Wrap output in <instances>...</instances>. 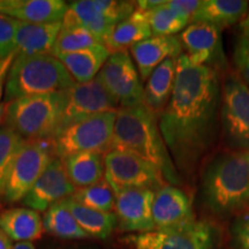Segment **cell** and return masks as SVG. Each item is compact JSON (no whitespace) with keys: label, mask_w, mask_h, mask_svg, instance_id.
I'll return each instance as SVG.
<instances>
[{"label":"cell","mask_w":249,"mask_h":249,"mask_svg":"<svg viewBox=\"0 0 249 249\" xmlns=\"http://www.w3.org/2000/svg\"><path fill=\"white\" fill-rule=\"evenodd\" d=\"M54 157L57 156L53 140H30L24 142L9 173L5 200L9 203L23 201Z\"/></svg>","instance_id":"obj_8"},{"label":"cell","mask_w":249,"mask_h":249,"mask_svg":"<svg viewBox=\"0 0 249 249\" xmlns=\"http://www.w3.org/2000/svg\"><path fill=\"white\" fill-rule=\"evenodd\" d=\"M17 51L13 52L6 57L4 59L0 60V101H1L2 95H4L5 88H6V83H7V79H8V74L9 71H11L12 65H13V61L17 58Z\"/></svg>","instance_id":"obj_37"},{"label":"cell","mask_w":249,"mask_h":249,"mask_svg":"<svg viewBox=\"0 0 249 249\" xmlns=\"http://www.w3.org/2000/svg\"><path fill=\"white\" fill-rule=\"evenodd\" d=\"M62 201L70 209L81 229L88 234L89 238L105 240V239L110 238L118 226L117 217L114 213H103V211L90 209V208L77 203L71 197L65 198Z\"/></svg>","instance_id":"obj_26"},{"label":"cell","mask_w":249,"mask_h":249,"mask_svg":"<svg viewBox=\"0 0 249 249\" xmlns=\"http://www.w3.org/2000/svg\"><path fill=\"white\" fill-rule=\"evenodd\" d=\"M118 103L107 91L97 76L87 83H75L66 90L59 134L71 124L96 114L118 110Z\"/></svg>","instance_id":"obj_12"},{"label":"cell","mask_w":249,"mask_h":249,"mask_svg":"<svg viewBox=\"0 0 249 249\" xmlns=\"http://www.w3.org/2000/svg\"><path fill=\"white\" fill-rule=\"evenodd\" d=\"M111 55L110 50L103 44L88 49L55 55L76 83H87L95 79Z\"/></svg>","instance_id":"obj_21"},{"label":"cell","mask_w":249,"mask_h":249,"mask_svg":"<svg viewBox=\"0 0 249 249\" xmlns=\"http://www.w3.org/2000/svg\"><path fill=\"white\" fill-rule=\"evenodd\" d=\"M67 177L75 189L85 188L104 178V155L81 152L61 160Z\"/></svg>","instance_id":"obj_25"},{"label":"cell","mask_w":249,"mask_h":249,"mask_svg":"<svg viewBox=\"0 0 249 249\" xmlns=\"http://www.w3.org/2000/svg\"><path fill=\"white\" fill-rule=\"evenodd\" d=\"M6 107H7L6 103H0V128H1V124L5 123Z\"/></svg>","instance_id":"obj_42"},{"label":"cell","mask_w":249,"mask_h":249,"mask_svg":"<svg viewBox=\"0 0 249 249\" xmlns=\"http://www.w3.org/2000/svg\"><path fill=\"white\" fill-rule=\"evenodd\" d=\"M71 198L87 208L103 213H112L116 205V193L104 178L91 186L76 189Z\"/></svg>","instance_id":"obj_29"},{"label":"cell","mask_w":249,"mask_h":249,"mask_svg":"<svg viewBox=\"0 0 249 249\" xmlns=\"http://www.w3.org/2000/svg\"><path fill=\"white\" fill-rule=\"evenodd\" d=\"M64 65L53 54L17 55L9 71L5 99L66 91L75 85Z\"/></svg>","instance_id":"obj_4"},{"label":"cell","mask_w":249,"mask_h":249,"mask_svg":"<svg viewBox=\"0 0 249 249\" xmlns=\"http://www.w3.org/2000/svg\"><path fill=\"white\" fill-rule=\"evenodd\" d=\"M249 11L247 0H204L192 17V23L218 27L232 26L244 20Z\"/></svg>","instance_id":"obj_23"},{"label":"cell","mask_w":249,"mask_h":249,"mask_svg":"<svg viewBox=\"0 0 249 249\" xmlns=\"http://www.w3.org/2000/svg\"><path fill=\"white\" fill-rule=\"evenodd\" d=\"M118 110L96 114L64 129L55 138V156L60 160L81 152L107 154L113 136Z\"/></svg>","instance_id":"obj_6"},{"label":"cell","mask_w":249,"mask_h":249,"mask_svg":"<svg viewBox=\"0 0 249 249\" xmlns=\"http://www.w3.org/2000/svg\"><path fill=\"white\" fill-rule=\"evenodd\" d=\"M68 5L62 0H0V14L21 22H61Z\"/></svg>","instance_id":"obj_18"},{"label":"cell","mask_w":249,"mask_h":249,"mask_svg":"<svg viewBox=\"0 0 249 249\" xmlns=\"http://www.w3.org/2000/svg\"><path fill=\"white\" fill-rule=\"evenodd\" d=\"M61 28V22L28 23L18 21L15 35L18 55L52 54Z\"/></svg>","instance_id":"obj_20"},{"label":"cell","mask_w":249,"mask_h":249,"mask_svg":"<svg viewBox=\"0 0 249 249\" xmlns=\"http://www.w3.org/2000/svg\"><path fill=\"white\" fill-rule=\"evenodd\" d=\"M231 239L234 249H249V210L245 211L233 222Z\"/></svg>","instance_id":"obj_35"},{"label":"cell","mask_w":249,"mask_h":249,"mask_svg":"<svg viewBox=\"0 0 249 249\" xmlns=\"http://www.w3.org/2000/svg\"><path fill=\"white\" fill-rule=\"evenodd\" d=\"M62 28L82 27L89 30L99 44L107 46L116 24L92 5L91 0L74 1L68 6L61 21Z\"/></svg>","instance_id":"obj_19"},{"label":"cell","mask_w":249,"mask_h":249,"mask_svg":"<svg viewBox=\"0 0 249 249\" xmlns=\"http://www.w3.org/2000/svg\"><path fill=\"white\" fill-rule=\"evenodd\" d=\"M164 0H139L135 4L138 6V9L147 13V12H150L152 9L157 8L158 6L164 4Z\"/></svg>","instance_id":"obj_38"},{"label":"cell","mask_w":249,"mask_h":249,"mask_svg":"<svg viewBox=\"0 0 249 249\" xmlns=\"http://www.w3.org/2000/svg\"><path fill=\"white\" fill-rule=\"evenodd\" d=\"M222 123L232 148L249 150V88L236 73L225 77L222 89Z\"/></svg>","instance_id":"obj_10"},{"label":"cell","mask_w":249,"mask_h":249,"mask_svg":"<svg viewBox=\"0 0 249 249\" xmlns=\"http://www.w3.org/2000/svg\"><path fill=\"white\" fill-rule=\"evenodd\" d=\"M240 30L241 35H244L249 38V11L247 15H246V18L240 22Z\"/></svg>","instance_id":"obj_40"},{"label":"cell","mask_w":249,"mask_h":249,"mask_svg":"<svg viewBox=\"0 0 249 249\" xmlns=\"http://www.w3.org/2000/svg\"><path fill=\"white\" fill-rule=\"evenodd\" d=\"M151 36L152 33L147 13L135 9L126 20L114 28L107 48L110 50L111 53L123 52Z\"/></svg>","instance_id":"obj_27"},{"label":"cell","mask_w":249,"mask_h":249,"mask_svg":"<svg viewBox=\"0 0 249 249\" xmlns=\"http://www.w3.org/2000/svg\"><path fill=\"white\" fill-rule=\"evenodd\" d=\"M217 71L196 66L182 53L177 59L173 91L158 126L172 160L180 171L192 173L213 144L220 102Z\"/></svg>","instance_id":"obj_1"},{"label":"cell","mask_w":249,"mask_h":249,"mask_svg":"<svg viewBox=\"0 0 249 249\" xmlns=\"http://www.w3.org/2000/svg\"><path fill=\"white\" fill-rule=\"evenodd\" d=\"M66 91L29 96L9 102L5 124L26 141L54 140L59 134Z\"/></svg>","instance_id":"obj_5"},{"label":"cell","mask_w":249,"mask_h":249,"mask_svg":"<svg viewBox=\"0 0 249 249\" xmlns=\"http://www.w3.org/2000/svg\"><path fill=\"white\" fill-rule=\"evenodd\" d=\"M110 150L139 156L157 166L165 180L179 183L177 167L158 126V116L145 105L118 108Z\"/></svg>","instance_id":"obj_2"},{"label":"cell","mask_w":249,"mask_h":249,"mask_svg":"<svg viewBox=\"0 0 249 249\" xmlns=\"http://www.w3.org/2000/svg\"><path fill=\"white\" fill-rule=\"evenodd\" d=\"M182 49L189 61L196 66L223 67L226 64L218 27L205 23H192L179 35Z\"/></svg>","instance_id":"obj_14"},{"label":"cell","mask_w":249,"mask_h":249,"mask_svg":"<svg viewBox=\"0 0 249 249\" xmlns=\"http://www.w3.org/2000/svg\"><path fill=\"white\" fill-rule=\"evenodd\" d=\"M104 179L114 193L128 188L160 189L163 187L161 171L139 156L119 150L104 155Z\"/></svg>","instance_id":"obj_9"},{"label":"cell","mask_w":249,"mask_h":249,"mask_svg":"<svg viewBox=\"0 0 249 249\" xmlns=\"http://www.w3.org/2000/svg\"><path fill=\"white\" fill-rule=\"evenodd\" d=\"M24 142L26 140L9 127L0 128V198L4 197L14 160Z\"/></svg>","instance_id":"obj_30"},{"label":"cell","mask_w":249,"mask_h":249,"mask_svg":"<svg viewBox=\"0 0 249 249\" xmlns=\"http://www.w3.org/2000/svg\"><path fill=\"white\" fill-rule=\"evenodd\" d=\"M177 75V59H167L152 71L144 88V105L160 116L172 95Z\"/></svg>","instance_id":"obj_24"},{"label":"cell","mask_w":249,"mask_h":249,"mask_svg":"<svg viewBox=\"0 0 249 249\" xmlns=\"http://www.w3.org/2000/svg\"><path fill=\"white\" fill-rule=\"evenodd\" d=\"M155 192L148 188H128L116 193L114 214L124 232L155 231L152 203Z\"/></svg>","instance_id":"obj_13"},{"label":"cell","mask_w":249,"mask_h":249,"mask_svg":"<svg viewBox=\"0 0 249 249\" xmlns=\"http://www.w3.org/2000/svg\"><path fill=\"white\" fill-rule=\"evenodd\" d=\"M147 17L154 36H176L189 23L188 20L180 17L173 8H171L167 1L147 12Z\"/></svg>","instance_id":"obj_31"},{"label":"cell","mask_w":249,"mask_h":249,"mask_svg":"<svg viewBox=\"0 0 249 249\" xmlns=\"http://www.w3.org/2000/svg\"><path fill=\"white\" fill-rule=\"evenodd\" d=\"M0 230L15 242H33L42 238L43 218L29 208H13L0 213Z\"/></svg>","instance_id":"obj_22"},{"label":"cell","mask_w":249,"mask_h":249,"mask_svg":"<svg viewBox=\"0 0 249 249\" xmlns=\"http://www.w3.org/2000/svg\"><path fill=\"white\" fill-rule=\"evenodd\" d=\"M202 1L198 0H170L167 1V4L170 5L171 8H173L174 11L178 13L180 17H182L186 20H188L191 22L192 17L194 13L197 11V8L200 7Z\"/></svg>","instance_id":"obj_36"},{"label":"cell","mask_w":249,"mask_h":249,"mask_svg":"<svg viewBox=\"0 0 249 249\" xmlns=\"http://www.w3.org/2000/svg\"><path fill=\"white\" fill-rule=\"evenodd\" d=\"M96 44H99L97 38L85 28H61L57 40H55L52 54L55 57L58 54L71 53V52L88 49Z\"/></svg>","instance_id":"obj_32"},{"label":"cell","mask_w":249,"mask_h":249,"mask_svg":"<svg viewBox=\"0 0 249 249\" xmlns=\"http://www.w3.org/2000/svg\"><path fill=\"white\" fill-rule=\"evenodd\" d=\"M152 219L156 230H165L195 220L191 200L181 189L164 185L155 193Z\"/></svg>","instance_id":"obj_16"},{"label":"cell","mask_w":249,"mask_h":249,"mask_svg":"<svg viewBox=\"0 0 249 249\" xmlns=\"http://www.w3.org/2000/svg\"><path fill=\"white\" fill-rule=\"evenodd\" d=\"M218 241L216 227L204 220H193L165 230L138 233L124 238L134 249H214Z\"/></svg>","instance_id":"obj_7"},{"label":"cell","mask_w":249,"mask_h":249,"mask_svg":"<svg viewBox=\"0 0 249 249\" xmlns=\"http://www.w3.org/2000/svg\"><path fill=\"white\" fill-rule=\"evenodd\" d=\"M13 247V241L0 230V249H12Z\"/></svg>","instance_id":"obj_39"},{"label":"cell","mask_w":249,"mask_h":249,"mask_svg":"<svg viewBox=\"0 0 249 249\" xmlns=\"http://www.w3.org/2000/svg\"><path fill=\"white\" fill-rule=\"evenodd\" d=\"M43 225L50 234L65 240H82L89 238L77 224L64 201L58 202L45 211Z\"/></svg>","instance_id":"obj_28"},{"label":"cell","mask_w":249,"mask_h":249,"mask_svg":"<svg viewBox=\"0 0 249 249\" xmlns=\"http://www.w3.org/2000/svg\"><path fill=\"white\" fill-rule=\"evenodd\" d=\"M201 195L208 209L219 216L249 207V150L214 158L202 177Z\"/></svg>","instance_id":"obj_3"},{"label":"cell","mask_w":249,"mask_h":249,"mask_svg":"<svg viewBox=\"0 0 249 249\" xmlns=\"http://www.w3.org/2000/svg\"><path fill=\"white\" fill-rule=\"evenodd\" d=\"M233 59L239 76L249 88V38L241 34L235 40Z\"/></svg>","instance_id":"obj_34"},{"label":"cell","mask_w":249,"mask_h":249,"mask_svg":"<svg viewBox=\"0 0 249 249\" xmlns=\"http://www.w3.org/2000/svg\"><path fill=\"white\" fill-rule=\"evenodd\" d=\"M182 45L178 36H151L130 48L141 81H147L151 73L167 59H178Z\"/></svg>","instance_id":"obj_17"},{"label":"cell","mask_w":249,"mask_h":249,"mask_svg":"<svg viewBox=\"0 0 249 249\" xmlns=\"http://www.w3.org/2000/svg\"><path fill=\"white\" fill-rule=\"evenodd\" d=\"M97 77L120 107L144 105V88L128 52H113Z\"/></svg>","instance_id":"obj_11"},{"label":"cell","mask_w":249,"mask_h":249,"mask_svg":"<svg viewBox=\"0 0 249 249\" xmlns=\"http://www.w3.org/2000/svg\"><path fill=\"white\" fill-rule=\"evenodd\" d=\"M12 249H36L33 242H15Z\"/></svg>","instance_id":"obj_41"},{"label":"cell","mask_w":249,"mask_h":249,"mask_svg":"<svg viewBox=\"0 0 249 249\" xmlns=\"http://www.w3.org/2000/svg\"><path fill=\"white\" fill-rule=\"evenodd\" d=\"M75 191V187L68 179L62 160L54 157L22 202L29 209L45 213L53 204L71 197Z\"/></svg>","instance_id":"obj_15"},{"label":"cell","mask_w":249,"mask_h":249,"mask_svg":"<svg viewBox=\"0 0 249 249\" xmlns=\"http://www.w3.org/2000/svg\"><path fill=\"white\" fill-rule=\"evenodd\" d=\"M18 21L0 14V60L15 52V35Z\"/></svg>","instance_id":"obj_33"}]
</instances>
